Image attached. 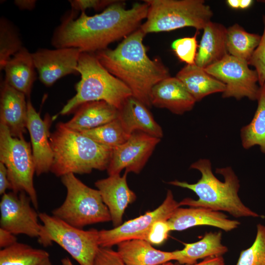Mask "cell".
<instances>
[{"mask_svg":"<svg viewBox=\"0 0 265 265\" xmlns=\"http://www.w3.org/2000/svg\"><path fill=\"white\" fill-rule=\"evenodd\" d=\"M148 9L145 2H136L127 9L124 2L116 0L93 16L81 12L76 18L71 12L55 29L52 45L55 48H74L90 53L105 50L139 28Z\"/></svg>","mask_w":265,"mask_h":265,"instance_id":"cell-1","label":"cell"},{"mask_svg":"<svg viewBox=\"0 0 265 265\" xmlns=\"http://www.w3.org/2000/svg\"><path fill=\"white\" fill-rule=\"evenodd\" d=\"M146 34L138 28L124 38L114 49L95 53L101 64L124 82L132 96L151 107L153 87L170 77L168 69L158 59H151L143 43Z\"/></svg>","mask_w":265,"mask_h":265,"instance_id":"cell-2","label":"cell"},{"mask_svg":"<svg viewBox=\"0 0 265 265\" xmlns=\"http://www.w3.org/2000/svg\"><path fill=\"white\" fill-rule=\"evenodd\" d=\"M190 168L201 173V178L194 184L177 180L169 184L193 191L198 197L194 200L186 198L179 202L180 206L202 207L216 211H225L235 217H258L260 215L246 206L238 192L239 180L231 167L216 168L215 172L221 175L224 182L218 180L212 171V163L208 159H200L192 163Z\"/></svg>","mask_w":265,"mask_h":265,"instance_id":"cell-3","label":"cell"},{"mask_svg":"<svg viewBox=\"0 0 265 265\" xmlns=\"http://www.w3.org/2000/svg\"><path fill=\"white\" fill-rule=\"evenodd\" d=\"M50 142L53 152L51 171L57 177L107 169L113 150L66 127L63 123L57 124Z\"/></svg>","mask_w":265,"mask_h":265,"instance_id":"cell-4","label":"cell"},{"mask_svg":"<svg viewBox=\"0 0 265 265\" xmlns=\"http://www.w3.org/2000/svg\"><path fill=\"white\" fill-rule=\"evenodd\" d=\"M78 72L80 79L76 85V94L63 107L61 115L71 113L84 103L98 101L119 109L132 96L130 88L101 64L95 53H80Z\"/></svg>","mask_w":265,"mask_h":265,"instance_id":"cell-5","label":"cell"},{"mask_svg":"<svg viewBox=\"0 0 265 265\" xmlns=\"http://www.w3.org/2000/svg\"><path fill=\"white\" fill-rule=\"evenodd\" d=\"M148 6L145 22L140 26L145 34L169 31L185 27L203 29L213 12L203 0H146Z\"/></svg>","mask_w":265,"mask_h":265,"instance_id":"cell-6","label":"cell"},{"mask_svg":"<svg viewBox=\"0 0 265 265\" xmlns=\"http://www.w3.org/2000/svg\"><path fill=\"white\" fill-rule=\"evenodd\" d=\"M61 177L67 195L62 205L52 212L53 216L80 229L111 220L109 210L98 189L88 186L74 174Z\"/></svg>","mask_w":265,"mask_h":265,"instance_id":"cell-7","label":"cell"},{"mask_svg":"<svg viewBox=\"0 0 265 265\" xmlns=\"http://www.w3.org/2000/svg\"><path fill=\"white\" fill-rule=\"evenodd\" d=\"M42 222L38 238L45 247L55 242L60 246L80 265H93L100 248L99 231L83 230L45 212L39 213Z\"/></svg>","mask_w":265,"mask_h":265,"instance_id":"cell-8","label":"cell"},{"mask_svg":"<svg viewBox=\"0 0 265 265\" xmlns=\"http://www.w3.org/2000/svg\"><path fill=\"white\" fill-rule=\"evenodd\" d=\"M0 162L5 166L13 192H25L35 209L38 208L33 184L35 167L31 143L24 136L14 137L7 128L0 124Z\"/></svg>","mask_w":265,"mask_h":265,"instance_id":"cell-9","label":"cell"},{"mask_svg":"<svg viewBox=\"0 0 265 265\" xmlns=\"http://www.w3.org/2000/svg\"><path fill=\"white\" fill-rule=\"evenodd\" d=\"M204 69L225 85L223 98L239 100L246 97L251 101L257 100L260 90L258 76L255 69L249 68L248 62L228 54Z\"/></svg>","mask_w":265,"mask_h":265,"instance_id":"cell-10","label":"cell"},{"mask_svg":"<svg viewBox=\"0 0 265 265\" xmlns=\"http://www.w3.org/2000/svg\"><path fill=\"white\" fill-rule=\"evenodd\" d=\"M179 203L168 190L163 203L154 211L127 221L110 230L99 231V244L101 247L110 248L119 243L131 239L145 240L153 224L158 220H168Z\"/></svg>","mask_w":265,"mask_h":265,"instance_id":"cell-11","label":"cell"},{"mask_svg":"<svg viewBox=\"0 0 265 265\" xmlns=\"http://www.w3.org/2000/svg\"><path fill=\"white\" fill-rule=\"evenodd\" d=\"M31 201L24 191L2 195L0 202V228L15 235L23 234L38 238L41 231L39 214L31 205Z\"/></svg>","mask_w":265,"mask_h":265,"instance_id":"cell-12","label":"cell"},{"mask_svg":"<svg viewBox=\"0 0 265 265\" xmlns=\"http://www.w3.org/2000/svg\"><path fill=\"white\" fill-rule=\"evenodd\" d=\"M160 139L145 132H133L123 144L114 148L107 171L108 175L125 171L138 174L143 168Z\"/></svg>","mask_w":265,"mask_h":265,"instance_id":"cell-13","label":"cell"},{"mask_svg":"<svg viewBox=\"0 0 265 265\" xmlns=\"http://www.w3.org/2000/svg\"><path fill=\"white\" fill-rule=\"evenodd\" d=\"M74 48L39 49L31 53L40 81L47 86L70 74H79L78 62L80 53Z\"/></svg>","mask_w":265,"mask_h":265,"instance_id":"cell-14","label":"cell"},{"mask_svg":"<svg viewBox=\"0 0 265 265\" xmlns=\"http://www.w3.org/2000/svg\"><path fill=\"white\" fill-rule=\"evenodd\" d=\"M49 119L43 120L30 100H27L26 128L31 140L35 173L39 176L51 171L53 152L50 142Z\"/></svg>","mask_w":265,"mask_h":265,"instance_id":"cell-15","label":"cell"},{"mask_svg":"<svg viewBox=\"0 0 265 265\" xmlns=\"http://www.w3.org/2000/svg\"><path fill=\"white\" fill-rule=\"evenodd\" d=\"M128 172L109 175L97 181L95 185L99 191L103 201L107 207L113 226L122 224V217L128 206L136 198L135 194L129 187L127 182Z\"/></svg>","mask_w":265,"mask_h":265,"instance_id":"cell-16","label":"cell"},{"mask_svg":"<svg viewBox=\"0 0 265 265\" xmlns=\"http://www.w3.org/2000/svg\"><path fill=\"white\" fill-rule=\"evenodd\" d=\"M167 222L171 231H179L198 225H209L229 232L240 224L238 221L228 218L222 212L202 207H179Z\"/></svg>","mask_w":265,"mask_h":265,"instance_id":"cell-17","label":"cell"},{"mask_svg":"<svg viewBox=\"0 0 265 265\" xmlns=\"http://www.w3.org/2000/svg\"><path fill=\"white\" fill-rule=\"evenodd\" d=\"M26 95L4 81L0 99V124L6 126L14 137L21 138L26 132L27 101Z\"/></svg>","mask_w":265,"mask_h":265,"instance_id":"cell-18","label":"cell"},{"mask_svg":"<svg viewBox=\"0 0 265 265\" xmlns=\"http://www.w3.org/2000/svg\"><path fill=\"white\" fill-rule=\"evenodd\" d=\"M150 101L151 106L179 115L191 110L196 103L182 81L170 76L153 87Z\"/></svg>","mask_w":265,"mask_h":265,"instance_id":"cell-19","label":"cell"},{"mask_svg":"<svg viewBox=\"0 0 265 265\" xmlns=\"http://www.w3.org/2000/svg\"><path fill=\"white\" fill-rule=\"evenodd\" d=\"M148 108L132 96L119 109L118 118L130 135L135 132L140 131L161 139L163 135L162 128L155 121Z\"/></svg>","mask_w":265,"mask_h":265,"instance_id":"cell-20","label":"cell"},{"mask_svg":"<svg viewBox=\"0 0 265 265\" xmlns=\"http://www.w3.org/2000/svg\"><path fill=\"white\" fill-rule=\"evenodd\" d=\"M203 29L195 64L205 69L228 54L226 48L227 28L221 24L210 21Z\"/></svg>","mask_w":265,"mask_h":265,"instance_id":"cell-21","label":"cell"},{"mask_svg":"<svg viewBox=\"0 0 265 265\" xmlns=\"http://www.w3.org/2000/svg\"><path fill=\"white\" fill-rule=\"evenodd\" d=\"M118 115L119 109L105 101L90 102L80 106L74 117L63 125L80 132L108 123L117 118Z\"/></svg>","mask_w":265,"mask_h":265,"instance_id":"cell-22","label":"cell"},{"mask_svg":"<svg viewBox=\"0 0 265 265\" xmlns=\"http://www.w3.org/2000/svg\"><path fill=\"white\" fill-rule=\"evenodd\" d=\"M3 70L4 81L29 98L36 78L31 53L24 47L6 62Z\"/></svg>","mask_w":265,"mask_h":265,"instance_id":"cell-23","label":"cell"},{"mask_svg":"<svg viewBox=\"0 0 265 265\" xmlns=\"http://www.w3.org/2000/svg\"><path fill=\"white\" fill-rule=\"evenodd\" d=\"M117 245V251L126 265H159L175 260L173 251L156 249L145 240L131 239Z\"/></svg>","mask_w":265,"mask_h":265,"instance_id":"cell-24","label":"cell"},{"mask_svg":"<svg viewBox=\"0 0 265 265\" xmlns=\"http://www.w3.org/2000/svg\"><path fill=\"white\" fill-rule=\"evenodd\" d=\"M195 101L199 102L210 94L224 92L225 85L195 64L186 65L177 74Z\"/></svg>","mask_w":265,"mask_h":265,"instance_id":"cell-25","label":"cell"},{"mask_svg":"<svg viewBox=\"0 0 265 265\" xmlns=\"http://www.w3.org/2000/svg\"><path fill=\"white\" fill-rule=\"evenodd\" d=\"M221 239V231L207 232L200 240L184 243L183 249L174 251L175 260L181 265H192L199 259L222 256L228 249L222 244Z\"/></svg>","mask_w":265,"mask_h":265,"instance_id":"cell-26","label":"cell"},{"mask_svg":"<svg viewBox=\"0 0 265 265\" xmlns=\"http://www.w3.org/2000/svg\"><path fill=\"white\" fill-rule=\"evenodd\" d=\"M258 106L251 122L240 130L242 147L248 149L259 146L265 154V83L260 86Z\"/></svg>","mask_w":265,"mask_h":265,"instance_id":"cell-27","label":"cell"},{"mask_svg":"<svg viewBox=\"0 0 265 265\" xmlns=\"http://www.w3.org/2000/svg\"><path fill=\"white\" fill-rule=\"evenodd\" d=\"M261 36L246 31L238 24L227 28L226 48L229 54L248 62Z\"/></svg>","mask_w":265,"mask_h":265,"instance_id":"cell-28","label":"cell"},{"mask_svg":"<svg viewBox=\"0 0 265 265\" xmlns=\"http://www.w3.org/2000/svg\"><path fill=\"white\" fill-rule=\"evenodd\" d=\"M45 250L20 242L0 251V265H39L49 257Z\"/></svg>","mask_w":265,"mask_h":265,"instance_id":"cell-29","label":"cell"},{"mask_svg":"<svg viewBox=\"0 0 265 265\" xmlns=\"http://www.w3.org/2000/svg\"><path fill=\"white\" fill-rule=\"evenodd\" d=\"M80 132L112 149L124 143L130 136L118 118L101 126Z\"/></svg>","mask_w":265,"mask_h":265,"instance_id":"cell-30","label":"cell"},{"mask_svg":"<svg viewBox=\"0 0 265 265\" xmlns=\"http://www.w3.org/2000/svg\"><path fill=\"white\" fill-rule=\"evenodd\" d=\"M24 47L18 29L7 18H0V70Z\"/></svg>","mask_w":265,"mask_h":265,"instance_id":"cell-31","label":"cell"},{"mask_svg":"<svg viewBox=\"0 0 265 265\" xmlns=\"http://www.w3.org/2000/svg\"><path fill=\"white\" fill-rule=\"evenodd\" d=\"M236 265H265V225L257 224L253 244L240 252Z\"/></svg>","mask_w":265,"mask_h":265,"instance_id":"cell-32","label":"cell"},{"mask_svg":"<svg viewBox=\"0 0 265 265\" xmlns=\"http://www.w3.org/2000/svg\"><path fill=\"white\" fill-rule=\"evenodd\" d=\"M197 47L196 35L177 39L171 44L172 49L179 59L187 65L195 64Z\"/></svg>","mask_w":265,"mask_h":265,"instance_id":"cell-33","label":"cell"},{"mask_svg":"<svg viewBox=\"0 0 265 265\" xmlns=\"http://www.w3.org/2000/svg\"><path fill=\"white\" fill-rule=\"evenodd\" d=\"M264 31L259 44L248 62L249 65L255 68L260 86L265 83V15L264 16Z\"/></svg>","mask_w":265,"mask_h":265,"instance_id":"cell-34","label":"cell"},{"mask_svg":"<svg viewBox=\"0 0 265 265\" xmlns=\"http://www.w3.org/2000/svg\"><path fill=\"white\" fill-rule=\"evenodd\" d=\"M63 265H73L67 258L61 261ZM93 265H126L117 251L110 248L101 247L98 249Z\"/></svg>","mask_w":265,"mask_h":265,"instance_id":"cell-35","label":"cell"},{"mask_svg":"<svg viewBox=\"0 0 265 265\" xmlns=\"http://www.w3.org/2000/svg\"><path fill=\"white\" fill-rule=\"evenodd\" d=\"M170 231L167 220L157 221L151 228L146 240L151 244L160 245L167 239Z\"/></svg>","mask_w":265,"mask_h":265,"instance_id":"cell-36","label":"cell"},{"mask_svg":"<svg viewBox=\"0 0 265 265\" xmlns=\"http://www.w3.org/2000/svg\"><path fill=\"white\" fill-rule=\"evenodd\" d=\"M116 0H70L69 3L73 12H85L88 8L95 10L105 9Z\"/></svg>","mask_w":265,"mask_h":265,"instance_id":"cell-37","label":"cell"},{"mask_svg":"<svg viewBox=\"0 0 265 265\" xmlns=\"http://www.w3.org/2000/svg\"><path fill=\"white\" fill-rule=\"evenodd\" d=\"M17 242L16 235L0 228V247L2 249L10 246Z\"/></svg>","mask_w":265,"mask_h":265,"instance_id":"cell-38","label":"cell"},{"mask_svg":"<svg viewBox=\"0 0 265 265\" xmlns=\"http://www.w3.org/2000/svg\"><path fill=\"white\" fill-rule=\"evenodd\" d=\"M7 189H12L9 180L7 169L4 164L0 162V194L3 195Z\"/></svg>","mask_w":265,"mask_h":265,"instance_id":"cell-39","label":"cell"},{"mask_svg":"<svg viewBox=\"0 0 265 265\" xmlns=\"http://www.w3.org/2000/svg\"><path fill=\"white\" fill-rule=\"evenodd\" d=\"M224 260L222 256L209 257L204 259L199 263L184 265H224Z\"/></svg>","mask_w":265,"mask_h":265,"instance_id":"cell-40","label":"cell"},{"mask_svg":"<svg viewBox=\"0 0 265 265\" xmlns=\"http://www.w3.org/2000/svg\"><path fill=\"white\" fill-rule=\"evenodd\" d=\"M14 3L20 9L31 10L34 8L35 0H15Z\"/></svg>","mask_w":265,"mask_h":265,"instance_id":"cell-41","label":"cell"},{"mask_svg":"<svg viewBox=\"0 0 265 265\" xmlns=\"http://www.w3.org/2000/svg\"><path fill=\"white\" fill-rule=\"evenodd\" d=\"M253 2L252 0H239V9H247L252 6Z\"/></svg>","mask_w":265,"mask_h":265,"instance_id":"cell-42","label":"cell"},{"mask_svg":"<svg viewBox=\"0 0 265 265\" xmlns=\"http://www.w3.org/2000/svg\"><path fill=\"white\" fill-rule=\"evenodd\" d=\"M226 3L230 7L237 9L239 8V0H227Z\"/></svg>","mask_w":265,"mask_h":265,"instance_id":"cell-43","label":"cell"},{"mask_svg":"<svg viewBox=\"0 0 265 265\" xmlns=\"http://www.w3.org/2000/svg\"><path fill=\"white\" fill-rule=\"evenodd\" d=\"M39 265H53L49 257L45 259L43 262H42Z\"/></svg>","mask_w":265,"mask_h":265,"instance_id":"cell-44","label":"cell"},{"mask_svg":"<svg viewBox=\"0 0 265 265\" xmlns=\"http://www.w3.org/2000/svg\"><path fill=\"white\" fill-rule=\"evenodd\" d=\"M159 265H175L174 264L170 262H168L163 263V264Z\"/></svg>","mask_w":265,"mask_h":265,"instance_id":"cell-45","label":"cell"},{"mask_svg":"<svg viewBox=\"0 0 265 265\" xmlns=\"http://www.w3.org/2000/svg\"><path fill=\"white\" fill-rule=\"evenodd\" d=\"M259 1H260V2H261L263 3H264L265 5V0H260Z\"/></svg>","mask_w":265,"mask_h":265,"instance_id":"cell-46","label":"cell"}]
</instances>
